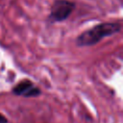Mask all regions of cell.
<instances>
[{
	"instance_id": "2",
	"label": "cell",
	"mask_w": 123,
	"mask_h": 123,
	"mask_svg": "<svg viewBox=\"0 0 123 123\" xmlns=\"http://www.w3.org/2000/svg\"><path fill=\"white\" fill-rule=\"evenodd\" d=\"M75 8V3L68 0H55L52 8L50 16L55 21H63L69 17Z\"/></svg>"
},
{
	"instance_id": "4",
	"label": "cell",
	"mask_w": 123,
	"mask_h": 123,
	"mask_svg": "<svg viewBox=\"0 0 123 123\" xmlns=\"http://www.w3.org/2000/svg\"><path fill=\"white\" fill-rule=\"evenodd\" d=\"M7 122H8V121H7L6 117L3 116L2 114H0V123H7Z\"/></svg>"
},
{
	"instance_id": "1",
	"label": "cell",
	"mask_w": 123,
	"mask_h": 123,
	"mask_svg": "<svg viewBox=\"0 0 123 123\" xmlns=\"http://www.w3.org/2000/svg\"><path fill=\"white\" fill-rule=\"evenodd\" d=\"M121 25L116 22H104L83 32L76 38V44L79 47L92 46L98 43L106 37H111L119 33Z\"/></svg>"
},
{
	"instance_id": "3",
	"label": "cell",
	"mask_w": 123,
	"mask_h": 123,
	"mask_svg": "<svg viewBox=\"0 0 123 123\" xmlns=\"http://www.w3.org/2000/svg\"><path fill=\"white\" fill-rule=\"evenodd\" d=\"M12 92L16 95H23L25 97H34L40 94L39 88L36 87L34 84L29 80H23L18 83L13 87Z\"/></svg>"
}]
</instances>
